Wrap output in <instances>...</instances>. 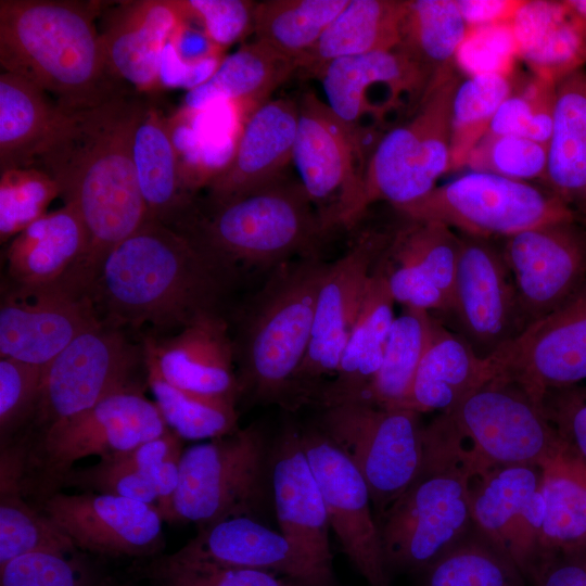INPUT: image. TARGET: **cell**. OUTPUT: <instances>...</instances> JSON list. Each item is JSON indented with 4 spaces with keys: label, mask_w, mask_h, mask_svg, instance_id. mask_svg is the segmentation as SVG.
<instances>
[{
    "label": "cell",
    "mask_w": 586,
    "mask_h": 586,
    "mask_svg": "<svg viewBox=\"0 0 586 586\" xmlns=\"http://www.w3.org/2000/svg\"><path fill=\"white\" fill-rule=\"evenodd\" d=\"M152 95L129 89L90 109L62 112L33 167L59 186L87 230V249L63 283L89 295L106 256L148 220L132 156Z\"/></svg>",
    "instance_id": "cell-1"
},
{
    "label": "cell",
    "mask_w": 586,
    "mask_h": 586,
    "mask_svg": "<svg viewBox=\"0 0 586 586\" xmlns=\"http://www.w3.org/2000/svg\"><path fill=\"white\" fill-rule=\"evenodd\" d=\"M233 275L186 233L148 219L106 256L89 296L113 327L181 330L221 314Z\"/></svg>",
    "instance_id": "cell-2"
},
{
    "label": "cell",
    "mask_w": 586,
    "mask_h": 586,
    "mask_svg": "<svg viewBox=\"0 0 586 586\" xmlns=\"http://www.w3.org/2000/svg\"><path fill=\"white\" fill-rule=\"evenodd\" d=\"M109 2L0 0V64L64 112L98 106L130 88L111 72L95 21Z\"/></svg>",
    "instance_id": "cell-3"
},
{
    "label": "cell",
    "mask_w": 586,
    "mask_h": 586,
    "mask_svg": "<svg viewBox=\"0 0 586 586\" xmlns=\"http://www.w3.org/2000/svg\"><path fill=\"white\" fill-rule=\"evenodd\" d=\"M423 442L417 477L378 519L390 574L420 573L473 526L470 492L475 474L446 413L424 425Z\"/></svg>",
    "instance_id": "cell-4"
},
{
    "label": "cell",
    "mask_w": 586,
    "mask_h": 586,
    "mask_svg": "<svg viewBox=\"0 0 586 586\" xmlns=\"http://www.w3.org/2000/svg\"><path fill=\"white\" fill-rule=\"evenodd\" d=\"M175 228L196 242L225 267L272 270L318 255L326 232L300 180L286 175L240 198L199 202L195 196Z\"/></svg>",
    "instance_id": "cell-5"
},
{
    "label": "cell",
    "mask_w": 586,
    "mask_h": 586,
    "mask_svg": "<svg viewBox=\"0 0 586 586\" xmlns=\"http://www.w3.org/2000/svg\"><path fill=\"white\" fill-rule=\"evenodd\" d=\"M328 266L318 255L286 262L270 271L250 300L232 339L241 392L290 409Z\"/></svg>",
    "instance_id": "cell-6"
},
{
    "label": "cell",
    "mask_w": 586,
    "mask_h": 586,
    "mask_svg": "<svg viewBox=\"0 0 586 586\" xmlns=\"http://www.w3.org/2000/svg\"><path fill=\"white\" fill-rule=\"evenodd\" d=\"M444 413L462 438L475 477L505 466L544 468L570 453L543 406L518 384L499 377Z\"/></svg>",
    "instance_id": "cell-7"
},
{
    "label": "cell",
    "mask_w": 586,
    "mask_h": 586,
    "mask_svg": "<svg viewBox=\"0 0 586 586\" xmlns=\"http://www.w3.org/2000/svg\"><path fill=\"white\" fill-rule=\"evenodd\" d=\"M459 80L455 66L381 137L367 165L366 208L384 201L398 209L426 195L451 170L450 109Z\"/></svg>",
    "instance_id": "cell-8"
},
{
    "label": "cell",
    "mask_w": 586,
    "mask_h": 586,
    "mask_svg": "<svg viewBox=\"0 0 586 586\" xmlns=\"http://www.w3.org/2000/svg\"><path fill=\"white\" fill-rule=\"evenodd\" d=\"M396 211L406 218L437 221L458 233L487 239L576 219L575 212L543 183L471 169Z\"/></svg>",
    "instance_id": "cell-9"
},
{
    "label": "cell",
    "mask_w": 586,
    "mask_h": 586,
    "mask_svg": "<svg viewBox=\"0 0 586 586\" xmlns=\"http://www.w3.org/2000/svg\"><path fill=\"white\" fill-rule=\"evenodd\" d=\"M318 426L365 479L378 521L421 469V413L352 400L323 407Z\"/></svg>",
    "instance_id": "cell-10"
},
{
    "label": "cell",
    "mask_w": 586,
    "mask_h": 586,
    "mask_svg": "<svg viewBox=\"0 0 586 586\" xmlns=\"http://www.w3.org/2000/svg\"><path fill=\"white\" fill-rule=\"evenodd\" d=\"M367 139L314 92L302 95L293 163L326 232L354 227L367 211Z\"/></svg>",
    "instance_id": "cell-11"
},
{
    "label": "cell",
    "mask_w": 586,
    "mask_h": 586,
    "mask_svg": "<svg viewBox=\"0 0 586 586\" xmlns=\"http://www.w3.org/2000/svg\"><path fill=\"white\" fill-rule=\"evenodd\" d=\"M265 463V438L253 426L189 447L179 463L176 522L203 527L232 517H251L264 494Z\"/></svg>",
    "instance_id": "cell-12"
},
{
    "label": "cell",
    "mask_w": 586,
    "mask_h": 586,
    "mask_svg": "<svg viewBox=\"0 0 586 586\" xmlns=\"http://www.w3.org/2000/svg\"><path fill=\"white\" fill-rule=\"evenodd\" d=\"M391 233L366 230L329 263L317 295L308 349L293 384L291 410L316 403L326 378L335 375L367 282Z\"/></svg>",
    "instance_id": "cell-13"
},
{
    "label": "cell",
    "mask_w": 586,
    "mask_h": 586,
    "mask_svg": "<svg viewBox=\"0 0 586 586\" xmlns=\"http://www.w3.org/2000/svg\"><path fill=\"white\" fill-rule=\"evenodd\" d=\"M318 79L333 113L369 138L384 135L391 114H411L430 88L422 69L397 48L333 61Z\"/></svg>",
    "instance_id": "cell-14"
},
{
    "label": "cell",
    "mask_w": 586,
    "mask_h": 586,
    "mask_svg": "<svg viewBox=\"0 0 586 586\" xmlns=\"http://www.w3.org/2000/svg\"><path fill=\"white\" fill-rule=\"evenodd\" d=\"M450 310L459 334L487 358L527 327L502 250L491 239L459 233Z\"/></svg>",
    "instance_id": "cell-15"
},
{
    "label": "cell",
    "mask_w": 586,
    "mask_h": 586,
    "mask_svg": "<svg viewBox=\"0 0 586 586\" xmlns=\"http://www.w3.org/2000/svg\"><path fill=\"white\" fill-rule=\"evenodd\" d=\"M137 349L103 320L75 337L44 367L39 417L48 425L74 417L133 385Z\"/></svg>",
    "instance_id": "cell-16"
},
{
    "label": "cell",
    "mask_w": 586,
    "mask_h": 586,
    "mask_svg": "<svg viewBox=\"0 0 586 586\" xmlns=\"http://www.w3.org/2000/svg\"><path fill=\"white\" fill-rule=\"evenodd\" d=\"M301 440L344 553L369 586H391L365 479L319 426L301 431Z\"/></svg>",
    "instance_id": "cell-17"
},
{
    "label": "cell",
    "mask_w": 586,
    "mask_h": 586,
    "mask_svg": "<svg viewBox=\"0 0 586 586\" xmlns=\"http://www.w3.org/2000/svg\"><path fill=\"white\" fill-rule=\"evenodd\" d=\"M489 358L495 377L518 384L539 405L547 391L586 380V281Z\"/></svg>",
    "instance_id": "cell-18"
},
{
    "label": "cell",
    "mask_w": 586,
    "mask_h": 586,
    "mask_svg": "<svg viewBox=\"0 0 586 586\" xmlns=\"http://www.w3.org/2000/svg\"><path fill=\"white\" fill-rule=\"evenodd\" d=\"M168 429L155 402L133 384L74 417L49 424L42 442V461L48 472L64 477L79 459H110Z\"/></svg>",
    "instance_id": "cell-19"
},
{
    "label": "cell",
    "mask_w": 586,
    "mask_h": 586,
    "mask_svg": "<svg viewBox=\"0 0 586 586\" xmlns=\"http://www.w3.org/2000/svg\"><path fill=\"white\" fill-rule=\"evenodd\" d=\"M542 481V467L517 464L494 468L471 482L473 527L517 564L528 584L540 560Z\"/></svg>",
    "instance_id": "cell-20"
},
{
    "label": "cell",
    "mask_w": 586,
    "mask_h": 586,
    "mask_svg": "<svg viewBox=\"0 0 586 586\" xmlns=\"http://www.w3.org/2000/svg\"><path fill=\"white\" fill-rule=\"evenodd\" d=\"M501 250L527 326L586 281V226L577 219L523 230L505 238Z\"/></svg>",
    "instance_id": "cell-21"
},
{
    "label": "cell",
    "mask_w": 586,
    "mask_h": 586,
    "mask_svg": "<svg viewBox=\"0 0 586 586\" xmlns=\"http://www.w3.org/2000/svg\"><path fill=\"white\" fill-rule=\"evenodd\" d=\"M102 319L90 296L61 284H12L0 305V357L46 367Z\"/></svg>",
    "instance_id": "cell-22"
},
{
    "label": "cell",
    "mask_w": 586,
    "mask_h": 586,
    "mask_svg": "<svg viewBox=\"0 0 586 586\" xmlns=\"http://www.w3.org/2000/svg\"><path fill=\"white\" fill-rule=\"evenodd\" d=\"M46 515L82 550L119 557L153 552L162 540L163 518L156 506L119 496L55 494Z\"/></svg>",
    "instance_id": "cell-23"
},
{
    "label": "cell",
    "mask_w": 586,
    "mask_h": 586,
    "mask_svg": "<svg viewBox=\"0 0 586 586\" xmlns=\"http://www.w3.org/2000/svg\"><path fill=\"white\" fill-rule=\"evenodd\" d=\"M170 557L267 571L305 586L336 585L334 572L317 564L280 531H273L249 515L203 526L194 538Z\"/></svg>",
    "instance_id": "cell-24"
},
{
    "label": "cell",
    "mask_w": 586,
    "mask_h": 586,
    "mask_svg": "<svg viewBox=\"0 0 586 586\" xmlns=\"http://www.w3.org/2000/svg\"><path fill=\"white\" fill-rule=\"evenodd\" d=\"M297 122L298 102L289 99L268 100L249 112L229 160L205 183V201L224 203L284 176Z\"/></svg>",
    "instance_id": "cell-25"
},
{
    "label": "cell",
    "mask_w": 586,
    "mask_h": 586,
    "mask_svg": "<svg viewBox=\"0 0 586 586\" xmlns=\"http://www.w3.org/2000/svg\"><path fill=\"white\" fill-rule=\"evenodd\" d=\"M182 21L176 0L109 2L100 38L112 74L137 92L160 91L162 55Z\"/></svg>",
    "instance_id": "cell-26"
},
{
    "label": "cell",
    "mask_w": 586,
    "mask_h": 586,
    "mask_svg": "<svg viewBox=\"0 0 586 586\" xmlns=\"http://www.w3.org/2000/svg\"><path fill=\"white\" fill-rule=\"evenodd\" d=\"M142 355L177 387L231 400L241 392L233 343L221 314L204 316L170 337L145 339Z\"/></svg>",
    "instance_id": "cell-27"
},
{
    "label": "cell",
    "mask_w": 586,
    "mask_h": 586,
    "mask_svg": "<svg viewBox=\"0 0 586 586\" xmlns=\"http://www.w3.org/2000/svg\"><path fill=\"white\" fill-rule=\"evenodd\" d=\"M271 486L279 531L321 568L334 572L327 508L301 431L290 428L281 434L272 458Z\"/></svg>",
    "instance_id": "cell-28"
},
{
    "label": "cell",
    "mask_w": 586,
    "mask_h": 586,
    "mask_svg": "<svg viewBox=\"0 0 586 586\" xmlns=\"http://www.w3.org/2000/svg\"><path fill=\"white\" fill-rule=\"evenodd\" d=\"M379 259L367 282L358 315L335 375L323 385L317 397L316 403L322 408L360 400L380 368L395 320V302L388 291Z\"/></svg>",
    "instance_id": "cell-29"
},
{
    "label": "cell",
    "mask_w": 586,
    "mask_h": 586,
    "mask_svg": "<svg viewBox=\"0 0 586 586\" xmlns=\"http://www.w3.org/2000/svg\"><path fill=\"white\" fill-rule=\"evenodd\" d=\"M511 28L518 58L537 76L557 82L586 65V21L568 1H522Z\"/></svg>",
    "instance_id": "cell-30"
},
{
    "label": "cell",
    "mask_w": 586,
    "mask_h": 586,
    "mask_svg": "<svg viewBox=\"0 0 586 586\" xmlns=\"http://www.w3.org/2000/svg\"><path fill=\"white\" fill-rule=\"evenodd\" d=\"M87 241L86 227L72 205L47 213L10 242L5 259L12 284L64 283L82 258Z\"/></svg>",
    "instance_id": "cell-31"
},
{
    "label": "cell",
    "mask_w": 586,
    "mask_h": 586,
    "mask_svg": "<svg viewBox=\"0 0 586 586\" xmlns=\"http://www.w3.org/2000/svg\"><path fill=\"white\" fill-rule=\"evenodd\" d=\"M494 377L491 358L477 356L459 333L435 318L430 341L400 408L419 413L449 411Z\"/></svg>",
    "instance_id": "cell-32"
},
{
    "label": "cell",
    "mask_w": 586,
    "mask_h": 586,
    "mask_svg": "<svg viewBox=\"0 0 586 586\" xmlns=\"http://www.w3.org/2000/svg\"><path fill=\"white\" fill-rule=\"evenodd\" d=\"M148 219L174 227L192 203L169 120L152 98L137 126L132 149Z\"/></svg>",
    "instance_id": "cell-33"
},
{
    "label": "cell",
    "mask_w": 586,
    "mask_h": 586,
    "mask_svg": "<svg viewBox=\"0 0 586 586\" xmlns=\"http://www.w3.org/2000/svg\"><path fill=\"white\" fill-rule=\"evenodd\" d=\"M543 184L575 214L586 208V68L556 82L553 125Z\"/></svg>",
    "instance_id": "cell-34"
},
{
    "label": "cell",
    "mask_w": 586,
    "mask_h": 586,
    "mask_svg": "<svg viewBox=\"0 0 586 586\" xmlns=\"http://www.w3.org/2000/svg\"><path fill=\"white\" fill-rule=\"evenodd\" d=\"M404 0H349L316 46L297 63V72L318 78L333 61L395 49Z\"/></svg>",
    "instance_id": "cell-35"
},
{
    "label": "cell",
    "mask_w": 586,
    "mask_h": 586,
    "mask_svg": "<svg viewBox=\"0 0 586 586\" xmlns=\"http://www.w3.org/2000/svg\"><path fill=\"white\" fill-rule=\"evenodd\" d=\"M295 72L294 61L254 39L225 56L207 80L188 90L184 106L199 111L216 101L227 100L249 106L251 112L268 101Z\"/></svg>",
    "instance_id": "cell-36"
},
{
    "label": "cell",
    "mask_w": 586,
    "mask_h": 586,
    "mask_svg": "<svg viewBox=\"0 0 586 586\" xmlns=\"http://www.w3.org/2000/svg\"><path fill=\"white\" fill-rule=\"evenodd\" d=\"M51 98L28 80L0 74V173L33 167L62 115Z\"/></svg>",
    "instance_id": "cell-37"
},
{
    "label": "cell",
    "mask_w": 586,
    "mask_h": 586,
    "mask_svg": "<svg viewBox=\"0 0 586 586\" xmlns=\"http://www.w3.org/2000/svg\"><path fill=\"white\" fill-rule=\"evenodd\" d=\"M468 29L457 0H405L396 48L422 69L431 87L455 67Z\"/></svg>",
    "instance_id": "cell-38"
},
{
    "label": "cell",
    "mask_w": 586,
    "mask_h": 586,
    "mask_svg": "<svg viewBox=\"0 0 586 586\" xmlns=\"http://www.w3.org/2000/svg\"><path fill=\"white\" fill-rule=\"evenodd\" d=\"M23 458L2 449L0 460V565L35 551L73 553L76 546L47 515L22 497Z\"/></svg>",
    "instance_id": "cell-39"
},
{
    "label": "cell",
    "mask_w": 586,
    "mask_h": 586,
    "mask_svg": "<svg viewBox=\"0 0 586 586\" xmlns=\"http://www.w3.org/2000/svg\"><path fill=\"white\" fill-rule=\"evenodd\" d=\"M546 510L540 559L586 547V464L571 450L543 468Z\"/></svg>",
    "instance_id": "cell-40"
},
{
    "label": "cell",
    "mask_w": 586,
    "mask_h": 586,
    "mask_svg": "<svg viewBox=\"0 0 586 586\" xmlns=\"http://www.w3.org/2000/svg\"><path fill=\"white\" fill-rule=\"evenodd\" d=\"M349 0H266L256 2L253 34L297 63L316 46Z\"/></svg>",
    "instance_id": "cell-41"
},
{
    "label": "cell",
    "mask_w": 586,
    "mask_h": 586,
    "mask_svg": "<svg viewBox=\"0 0 586 586\" xmlns=\"http://www.w3.org/2000/svg\"><path fill=\"white\" fill-rule=\"evenodd\" d=\"M435 318L428 311L405 310L392 324L382 361L360 400L400 408L430 341Z\"/></svg>",
    "instance_id": "cell-42"
},
{
    "label": "cell",
    "mask_w": 586,
    "mask_h": 586,
    "mask_svg": "<svg viewBox=\"0 0 586 586\" xmlns=\"http://www.w3.org/2000/svg\"><path fill=\"white\" fill-rule=\"evenodd\" d=\"M404 218L405 224L391 234L385 258L408 267L440 289L450 310L461 247L459 233L437 221Z\"/></svg>",
    "instance_id": "cell-43"
},
{
    "label": "cell",
    "mask_w": 586,
    "mask_h": 586,
    "mask_svg": "<svg viewBox=\"0 0 586 586\" xmlns=\"http://www.w3.org/2000/svg\"><path fill=\"white\" fill-rule=\"evenodd\" d=\"M422 586H528L517 564L473 526L420 572Z\"/></svg>",
    "instance_id": "cell-44"
},
{
    "label": "cell",
    "mask_w": 586,
    "mask_h": 586,
    "mask_svg": "<svg viewBox=\"0 0 586 586\" xmlns=\"http://www.w3.org/2000/svg\"><path fill=\"white\" fill-rule=\"evenodd\" d=\"M143 361L155 404L167 426L182 440H212L239 429L234 400L177 387L151 361Z\"/></svg>",
    "instance_id": "cell-45"
},
{
    "label": "cell",
    "mask_w": 586,
    "mask_h": 586,
    "mask_svg": "<svg viewBox=\"0 0 586 586\" xmlns=\"http://www.w3.org/2000/svg\"><path fill=\"white\" fill-rule=\"evenodd\" d=\"M511 75L491 73L460 78L451 100V170L464 168L499 105L510 95Z\"/></svg>",
    "instance_id": "cell-46"
},
{
    "label": "cell",
    "mask_w": 586,
    "mask_h": 586,
    "mask_svg": "<svg viewBox=\"0 0 586 586\" xmlns=\"http://www.w3.org/2000/svg\"><path fill=\"white\" fill-rule=\"evenodd\" d=\"M555 95L553 80L533 73L528 78L513 80L512 91L497 109L486 135L519 136L548 146L553 125Z\"/></svg>",
    "instance_id": "cell-47"
},
{
    "label": "cell",
    "mask_w": 586,
    "mask_h": 586,
    "mask_svg": "<svg viewBox=\"0 0 586 586\" xmlns=\"http://www.w3.org/2000/svg\"><path fill=\"white\" fill-rule=\"evenodd\" d=\"M60 198L58 183L37 167L0 173V242H8L44 216Z\"/></svg>",
    "instance_id": "cell-48"
},
{
    "label": "cell",
    "mask_w": 586,
    "mask_h": 586,
    "mask_svg": "<svg viewBox=\"0 0 586 586\" xmlns=\"http://www.w3.org/2000/svg\"><path fill=\"white\" fill-rule=\"evenodd\" d=\"M547 155V145L528 138L485 135L472 150L464 167L513 180L543 183Z\"/></svg>",
    "instance_id": "cell-49"
},
{
    "label": "cell",
    "mask_w": 586,
    "mask_h": 586,
    "mask_svg": "<svg viewBox=\"0 0 586 586\" xmlns=\"http://www.w3.org/2000/svg\"><path fill=\"white\" fill-rule=\"evenodd\" d=\"M146 573L154 586H305L267 571L177 560L170 556L153 562Z\"/></svg>",
    "instance_id": "cell-50"
},
{
    "label": "cell",
    "mask_w": 586,
    "mask_h": 586,
    "mask_svg": "<svg viewBox=\"0 0 586 586\" xmlns=\"http://www.w3.org/2000/svg\"><path fill=\"white\" fill-rule=\"evenodd\" d=\"M73 553L35 551L0 565V586H101Z\"/></svg>",
    "instance_id": "cell-51"
},
{
    "label": "cell",
    "mask_w": 586,
    "mask_h": 586,
    "mask_svg": "<svg viewBox=\"0 0 586 586\" xmlns=\"http://www.w3.org/2000/svg\"><path fill=\"white\" fill-rule=\"evenodd\" d=\"M176 2L183 21L194 23L222 50L253 33L255 1L176 0Z\"/></svg>",
    "instance_id": "cell-52"
},
{
    "label": "cell",
    "mask_w": 586,
    "mask_h": 586,
    "mask_svg": "<svg viewBox=\"0 0 586 586\" xmlns=\"http://www.w3.org/2000/svg\"><path fill=\"white\" fill-rule=\"evenodd\" d=\"M517 54L510 23L469 28L455 55V66L467 76L499 73L511 75Z\"/></svg>",
    "instance_id": "cell-53"
},
{
    "label": "cell",
    "mask_w": 586,
    "mask_h": 586,
    "mask_svg": "<svg viewBox=\"0 0 586 586\" xmlns=\"http://www.w3.org/2000/svg\"><path fill=\"white\" fill-rule=\"evenodd\" d=\"M72 486L156 506L157 493L152 479L131 466L106 459L84 470H71L64 477Z\"/></svg>",
    "instance_id": "cell-54"
},
{
    "label": "cell",
    "mask_w": 586,
    "mask_h": 586,
    "mask_svg": "<svg viewBox=\"0 0 586 586\" xmlns=\"http://www.w3.org/2000/svg\"><path fill=\"white\" fill-rule=\"evenodd\" d=\"M43 367L12 358H0V430L1 436L37 409Z\"/></svg>",
    "instance_id": "cell-55"
},
{
    "label": "cell",
    "mask_w": 586,
    "mask_h": 586,
    "mask_svg": "<svg viewBox=\"0 0 586 586\" xmlns=\"http://www.w3.org/2000/svg\"><path fill=\"white\" fill-rule=\"evenodd\" d=\"M542 406L569 449L586 464V385L549 390Z\"/></svg>",
    "instance_id": "cell-56"
},
{
    "label": "cell",
    "mask_w": 586,
    "mask_h": 586,
    "mask_svg": "<svg viewBox=\"0 0 586 586\" xmlns=\"http://www.w3.org/2000/svg\"><path fill=\"white\" fill-rule=\"evenodd\" d=\"M530 586H586V547L543 557Z\"/></svg>",
    "instance_id": "cell-57"
},
{
    "label": "cell",
    "mask_w": 586,
    "mask_h": 586,
    "mask_svg": "<svg viewBox=\"0 0 586 586\" xmlns=\"http://www.w3.org/2000/svg\"><path fill=\"white\" fill-rule=\"evenodd\" d=\"M469 28L510 23L522 1L457 0Z\"/></svg>",
    "instance_id": "cell-58"
},
{
    "label": "cell",
    "mask_w": 586,
    "mask_h": 586,
    "mask_svg": "<svg viewBox=\"0 0 586 586\" xmlns=\"http://www.w3.org/2000/svg\"><path fill=\"white\" fill-rule=\"evenodd\" d=\"M570 7L586 21V0H568Z\"/></svg>",
    "instance_id": "cell-59"
},
{
    "label": "cell",
    "mask_w": 586,
    "mask_h": 586,
    "mask_svg": "<svg viewBox=\"0 0 586 586\" xmlns=\"http://www.w3.org/2000/svg\"><path fill=\"white\" fill-rule=\"evenodd\" d=\"M576 219L586 226V208L576 214Z\"/></svg>",
    "instance_id": "cell-60"
},
{
    "label": "cell",
    "mask_w": 586,
    "mask_h": 586,
    "mask_svg": "<svg viewBox=\"0 0 586 586\" xmlns=\"http://www.w3.org/2000/svg\"><path fill=\"white\" fill-rule=\"evenodd\" d=\"M584 67L586 68V65Z\"/></svg>",
    "instance_id": "cell-61"
}]
</instances>
